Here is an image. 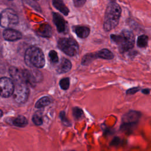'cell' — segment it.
<instances>
[{"label":"cell","mask_w":151,"mask_h":151,"mask_svg":"<svg viewBox=\"0 0 151 151\" xmlns=\"http://www.w3.org/2000/svg\"><path fill=\"white\" fill-rule=\"evenodd\" d=\"M121 12V8L117 3L111 2L108 4L103 23V28L106 31H110L117 25Z\"/></svg>","instance_id":"1"},{"label":"cell","mask_w":151,"mask_h":151,"mask_svg":"<svg viewBox=\"0 0 151 151\" xmlns=\"http://www.w3.org/2000/svg\"><path fill=\"white\" fill-rule=\"evenodd\" d=\"M111 40L116 43L120 52H124L132 49L134 46V36L133 32L127 29H123L120 34H112Z\"/></svg>","instance_id":"2"},{"label":"cell","mask_w":151,"mask_h":151,"mask_svg":"<svg viewBox=\"0 0 151 151\" xmlns=\"http://www.w3.org/2000/svg\"><path fill=\"white\" fill-rule=\"evenodd\" d=\"M24 59L26 64L30 67L42 68L45 63L42 51L36 47H29L26 50Z\"/></svg>","instance_id":"3"},{"label":"cell","mask_w":151,"mask_h":151,"mask_svg":"<svg viewBox=\"0 0 151 151\" xmlns=\"http://www.w3.org/2000/svg\"><path fill=\"white\" fill-rule=\"evenodd\" d=\"M58 48L65 54L69 56H74L78 52L77 42L71 38H60L58 41Z\"/></svg>","instance_id":"4"},{"label":"cell","mask_w":151,"mask_h":151,"mask_svg":"<svg viewBox=\"0 0 151 151\" xmlns=\"http://www.w3.org/2000/svg\"><path fill=\"white\" fill-rule=\"evenodd\" d=\"M19 21L17 14L11 9H5L1 14L0 24L5 28H10L16 25Z\"/></svg>","instance_id":"5"},{"label":"cell","mask_w":151,"mask_h":151,"mask_svg":"<svg viewBox=\"0 0 151 151\" xmlns=\"http://www.w3.org/2000/svg\"><path fill=\"white\" fill-rule=\"evenodd\" d=\"M141 113L138 111L130 110L122 117V127L125 130H133L137 124L141 117Z\"/></svg>","instance_id":"6"},{"label":"cell","mask_w":151,"mask_h":151,"mask_svg":"<svg viewBox=\"0 0 151 151\" xmlns=\"http://www.w3.org/2000/svg\"><path fill=\"white\" fill-rule=\"evenodd\" d=\"M15 89L13 93L14 99L18 103H25L29 96V88L28 84L24 81L14 83Z\"/></svg>","instance_id":"7"},{"label":"cell","mask_w":151,"mask_h":151,"mask_svg":"<svg viewBox=\"0 0 151 151\" xmlns=\"http://www.w3.org/2000/svg\"><path fill=\"white\" fill-rule=\"evenodd\" d=\"M1 96L2 97H8L13 94L15 89V84L9 78L2 77L0 80Z\"/></svg>","instance_id":"8"},{"label":"cell","mask_w":151,"mask_h":151,"mask_svg":"<svg viewBox=\"0 0 151 151\" xmlns=\"http://www.w3.org/2000/svg\"><path fill=\"white\" fill-rule=\"evenodd\" d=\"M24 81L29 86H33L42 80V76L39 71L35 70H22Z\"/></svg>","instance_id":"9"},{"label":"cell","mask_w":151,"mask_h":151,"mask_svg":"<svg viewBox=\"0 0 151 151\" xmlns=\"http://www.w3.org/2000/svg\"><path fill=\"white\" fill-rule=\"evenodd\" d=\"M3 37L6 41H14L22 38V34L15 29L6 28L3 32Z\"/></svg>","instance_id":"10"},{"label":"cell","mask_w":151,"mask_h":151,"mask_svg":"<svg viewBox=\"0 0 151 151\" xmlns=\"http://www.w3.org/2000/svg\"><path fill=\"white\" fill-rule=\"evenodd\" d=\"M53 21L58 31L60 33L64 32L66 30V22L63 17L58 13L54 12L52 14Z\"/></svg>","instance_id":"11"},{"label":"cell","mask_w":151,"mask_h":151,"mask_svg":"<svg viewBox=\"0 0 151 151\" xmlns=\"http://www.w3.org/2000/svg\"><path fill=\"white\" fill-rule=\"evenodd\" d=\"M71 68V63L70 60L66 58H63L57 67V71L60 74L65 73L70 70Z\"/></svg>","instance_id":"12"},{"label":"cell","mask_w":151,"mask_h":151,"mask_svg":"<svg viewBox=\"0 0 151 151\" xmlns=\"http://www.w3.org/2000/svg\"><path fill=\"white\" fill-rule=\"evenodd\" d=\"M74 31L76 34L81 38H87L89 34L90 30V29L84 26H76L74 27Z\"/></svg>","instance_id":"13"},{"label":"cell","mask_w":151,"mask_h":151,"mask_svg":"<svg viewBox=\"0 0 151 151\" xmlns=\"http://www.w3.org/2000/svg\"><path fill=\"white\" fill-rule=\"evenodd\" d=\"M52 4L55 8L64 15H67L68 14L69 10L61 0H52Z\"/></svg>","instance_id":"14"},{"label":"cell","mask_w":151,"mask_h":151,"mask_svg":"<svg viewBox=\"0 0 151 151\" xmlns=\"http://www.w3.org/2000/svg\"><path fill=\"white\" fill-rule=\"evenodd\" d=\"M97 57L101 58L106 60H111L113 58V54L108 49L104 48L99 51L97 54H95Z\"/></svg>","instance_id":"15"},{"label":"cell","mask_w":151,"mask_h":151,"mask_svg":"<svg viewBox=\"0 0 151 151\" xmlns=\"http://www.w3.org/2000/svg\"><path fill=\"white\" fill-rule=\"evenodd\" d=\"M51 102V99L48 96H44L40 98L35 103V107L38 109L42 108L49 105Z\"/></svg>","instance_id":"16"},{"label":"cell","mask_w":151,"mask_h":151,"mask_svg":"<svg viewBox=\"0 0 151 151\" xmlns=\"http://www.w3.org/2000/svg\"><path fill=\"white\" fill-rule=\"evenodd\" d=\"M12 123L16 126L22 127L27 126L28 124V121L24 116H18L12 120Z\"/></svg>","instance_id":"17"},{"label":"cell","mask_w":151,"mask_h":151,"mask_svg":"<svg viewBox=\"0 0 151 151\" xmlns=\"http://www.w3.org/2000/svg\"><path fill=\"white\" fill-rule=\"evenodd\" d=\"M148 42V37L146 35H141L138 37L137 40V45L140 48L146 47Z\"/></svg>","instance_id":"18"},{"label":"cell","mask_w":151,"mask_h":151,"mask_svg":"<svg viewBox=\"0 0 151 151\" xmlns=\"http://www.w3.org/2000/svg\"><path fill=\"white\" fill-rule=\"evenodd\" d=\"M32 122L37 126H40L42 123V117L41 114L39 112L35 113L32 116Z\"/></svg>","instance_id":"19"},{"label":"cell","mask_w":151,"mask_h":151,"mask_svg":"<svg viewBox=\"0 0 151 151\" xmlns=\"http://www.w3.org/2000/svg\"><path fill=\"white\" fill-rule=\"evenodd\" d=\"M49 58L51 63L52 64H56L58 62V57L57 55V53L54 50H51L50 51L48 54Z\"/></svg>","instance_id":"20"},{"label":"cell","mask_w":151,"mask_h":151,"mask_svg":"<svg viewBox=\"0 0 151 151\" xmlns=\"http://www.w3.org/2000/svg\"><path fill=\"white\" fill-rule=\"evenodd\" d=\"M73 114L74 116V117L77 119H80L83 117V112L81 109H80L78 107H74L73 110Z\"/></svg>","instance_id":"21"},{"label":"cell","mask_w":151,"mask_h":151,"mask_svg":"<svg viewBox=\"0 0 151 151\" xmlns=\"http://www.w3.org/2000/svg\"><path fill=\"white\" fill-rule=\"evenodd\" d=\"M60 87L63 90H67L70 86V80L68 78H64L60 81L59 83Z\"/></svg>","instance_id":"22"},{"label":"cell","mask_w":151,"mask_h":151,"mask_svg":"<svg viewBox=\"0 0 151 151\" xmlns=\"http://www.w3.org/2000/svg\"><path fill=\"white\" fill-rule=\"evenodd\" d=\"M94 56H95V54L94 55L92 54H88L85 55L82 60V64L85 65V64L89 63L94 58Z\"/></svg>","instance_id":"23"},{"label":"cell","mask_w":151,"mask_h":151,"mask_svg":"<svg viewBox=\"0 0 151 151\" xmlns=\"http://www.w3.org/2000/svg\"><path fill=\"white\" fill-rule=\"evenodd\" d=\"M86 0H73L74 5L76 7H81L84 5Z\"/></svg>","instance_id":"24"},{"label":"cell","mask_w":151,"mask_h":151,"mask_svg":"<svg viewBox=\"0 0 151 151\" xmlns=\"http://www.w3.org/2000/svg\"><path fill=\"white\" fill-rule=\"evenodd\" d=\"M139 87H133L131 88L130 89H129L128 90H127L126 93L129 94H133L134 93H136V92H137L138 91H139Z\"/></svg>","instance_id":"25"},{"label":"cell","mask_w":151,"mask_h":151,"mask_svg":"<svg viewBox=\"0 0 151 151\" xmlns=\"http://www.w3.org/2000/svg\"><path fill=\"white\" fill-rule=\"evenodd\" d=\"M142 93L145 94H147L150 93V89L149 88H144L143 90H142Z\"/></svg>","instance_id":"26"},{"label":"cell","mask_w":151,"mask_h":151,"mask_svg":"<svg viewBox=\"0 0 151 151\" xmlns=\"http://www.w3.org/2000/svg\"><path fill=\"white\" fill-rule=\"evenodd\" d=\"M35 1H38V0H35Z\"/></svg>","instance_id":"27"}]
</instances>
